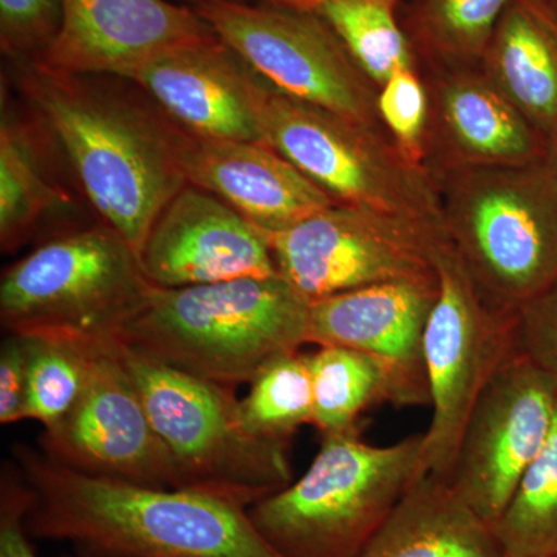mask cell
<instances>
[{
	"label": "cell",
	"instance_id": "cell-1",
	"mask_svg": "<svg viewBox=\"0 0 557 557\" xmlns=\"http://www.w3.org/2000/svg\"><path fill=\"white\" fill-rule=\"evenodd\" d=\"M13 457L30 494L32 537L95 557H284L248 508L226 498L97 478L27 445L14 446Z\"/></svg>",
	"mask_w": 557,
	"mask_h": 557
},
{
	"label": "cell",
	"instance_id": "cell-2",
	"mask_svg": "<svg viewBox=\"0 0 557 557\" xmlns=\"http://www.w3.org/2000/svg\"><path fill=\"white\" fill-rule=\"evenodd\" d=\"M14 67L33 115L64 153L90 207L139 255L160 212L188 185L174 124L89 76L40 62Z\"/></svg>",
	"mask_w": 557,
	"mask_h": 557
},
{
	"label": "cell",
	"instance_id": "cell-3",
	"mask_svg": "<svg viewBox=\"0 0 557 557\" xmlns=\"http://www.w3.org/2000/svg\"><path fill=\"white\" fill-rule=\"evenodd\" d=\"M310 304L276 274L160 288L115 343L197 379L234 388L271 358L310 344Z\"/></svg>",
	"mask_w": 557,
	"mask_h": 557
},
{
	"label": "cell",
	"instance_id": "cell-4",
	"mask_svg": "<svg viewBox=\"0 0 557 557\" xmlns=\"http://www.w3.org/2000/svg\"><path fill=\"white\" fill-rule=\"evenodd\" d=\"M443 228L482 298L516 314L557 278V175L548 161L440 172Z\"/></svg>",
	"mask_w": 557,
	"mask_h": 557
},
{
	"label": "cell",
	"instance_id": "cell-5",
	"mask_svg": "<svg viewBox=\"0 0 557 557\" xmlns=\"http://www.w3.org/2000/svg\"><path fill=\"white\" fill-rule=\"evenodd\" d=\"M423 434L387 446L327 435L309 469L248 508L284 557H357L421 478Z\"/></svg>",
	"mask_w": 557,
	"mask_h": 557
},
{
	"label": "cell",
	"instance_id": "cell-6",
	"mask_svg": "<svg viewBox=\"0 0 557 557\" xmlns=\"http://www.w3.org/2000/svg\"><path fill=\"white\" fill-rule=\"evenodd\" d=\"M152 288L137 251L101 223L54 237L3 271L0 321L24 338L115 343Z\"/></svg>",
	"mask_w": 557,
	"mask_h": 557
},
{
	"label": "cell",
	"instance_id": "cell-7",
	"mask_svg": "<svg viewBox=\"0 0 557 557\" xmlns=\"http://www.w3.org/2000/svg\"><path fill=\"white\" fill-rule=\"evenodd\" d=\"M182 490L245 508L289 485V446L251 434L234 388L197 379L115 343Z\"/></svg>",
	"mask_w": 557,
	"mask_h": 557
},
{
	"label": "cell",
	"instance_id": "cell-8",
	"mask_svg": "<svg viewBox=\"0 0 557 557\" xmlns=\"http://www.w3.org/2000/svg\"><path fill=\"white\" fill-rule=\"evenodd\" d=\"M259 121L263 143L336 203L443 226L437 180L409 163L386 132L295 100L267 81Z\"/></svg>",
	"mask_w": 557,
	"mask_h": 557
},
{
	"label": "cell",
	"instance_id": "cell-9",
	"mask_svg": "<svg viewBox=\"0 0 557 557\" xmlns=\"http://www.w3.org/2000/svg\"><path fill=\"white\" fill-rule=\"evenodd\" d=\"M438 296L424 332L432 418L423 434L421 475L449 480L471 410L516 350V314L494 310L445 237L434 252Z\"/></svg>",
	"mask_w": 557,
	"mask_h": 557
},
{
	"label": "cell",
	"instance_id": "cell-10",
	"mask_svg": "<svg viewBox=\"0 0 557 557\" xmlns=\"http://www.w3.org/2000/svg\"><path fill=\"white\" fill-rule=\"evenodd\" d=\"M193 7L273 89L384 132L379 87L317 14L247 0H205Z\"/></svg>",
	"mask_w": 557,
	"mask_h": 557
},
{
	"label": "cell",
	"instance_id": "cell-11",
	"mask_svg": "<svg viewBox=\"0 0 557 557\" xmlns=\"http://www.w3.org/2000/svg\"><path fill=\"white\" fill-rule=\"evenodd\" d=\"M267 237L278 276L311 304L384 282L437 276L434 252L446 234L443 226L335 203Z\"/></svg>",
	"mask_w": 557,
	"mask_h": 557
},
{
	"label": "cell",
	"instance_id": "cell-12",
	"mask_svg": "<svg viewBox=\"0 0 557 557\" xmlns=\"http://www.w3.org/2000/svg\"><path fill=\"white\" fill-rule=\"evenodd\" d=\"M556 410L555 386L518 346L472 408L448 480L491 525L547 443Z\"/></svg>",
	"mask_w": 557,
	"mask_h": 557
},
{
	"label": "cell",
	"instance_id": "cell-13",
	"mask_svg": "<svg viewBox=\"0 0 557 557\" xmlns=\"http://www.w3.org/2000/svg\"><path fill=\"white\" fill-rule=\"evenodd\" d=\"M39 443L47 456L86 474L182 490L115 343L91 344L78 403Z\"/></svg>",
	"mask_w": 557,
	"mask_h": 557
},
{
	"label": "cell",
	"instance_id": "cell-14",
	"mask_svg": "<svg viewBox=\"0 0 557 557\" xmlns=\"http://www.w3.org/2000/svg\"><path fill=\"white\" fill-rule=\"evenodd\" d=\"M438 276L384 282L310 304L313 346L354 348L386 373L395 408L431 405L424 332L438 296Z\"/></svg>",
	"mask_w": 557,
	"mask_h": 557
},
{
	"label": "cell",
	"instance_id": "cell-15",
	"mask_svg": "<svg viewBox=\"0 0 557 557\" xmlns=\"http://www.w3.org/2000/svg\"><path fill=\"white\" fill-rule=\"evenodd\" d=\"M138 256L146 277L160 288L278 274L265 231L193 185L163 208Z\"/></svg>",
	"mask_w": 557,
	"mask_h": 557
},
{
	"label": "cell",
	"instance_id": "cell-16",
	"mask_svg": "<svg viewBox=\"0 0 557 557\" xmlns=\"http://www.w3.org/2000/svg\"><path fill=\"white\" fill-rule=\"evenodd\" d=\"M123 79L137 84L180 129L263 143L259 106L265 79L218 35L164 51Z\"/></svg>",
	"mask_w": 557,
	"mask_h": 557
},
{
	"label": "cell",
	"instance_id": "cell-17",
	"mask_svg": "<svg viewBox=\"0 0 557 557\" xmlns=\"http://www.w3.org/2000/svg\"><path fill=\"white\" fill-rule=\"evenodd\" d=\"M193 5L170 0H62L61 24L40 64L70 75H112L164 51L212 38Z\"/></svg>",
	"mask_w": 557,
	"mask_h": 557
},
{
	"label": "cell",
	"instance_id": "cell-18",
	"mask_svg": "<svg viewBox=\"0 0 557 557\" xmlns=\"http://www.w3.org/2000/svg\"><path fill=\"white\" fill-rule=\"evenodd\" d=\"M426 166H522L547 160V138L482 67H431Z\"/></svg>",
	"mask_w": 557,
	"mask_h": 557
},
{
	"label": "cell",
	"instance_id": "cell-19",
	"mask_svg": "<svg viewBox=\"0 0 557 557\" xmlns=\"http://www.w3.org/2000/svg\"><path fill=\"white\" fill-rule=\"evenodd\" d=\"M174 139L188 185L219 197L267 233L292 228L336 203L265 143L199 137L175 124Z\"/></svg>",
	"mask_w": 557,
	"mask_h": 557
},
{
	"label": "cell",
	"instance_id": "cell-20",
	"mask_svg": "<svg viewBox=\"0 0 557 557\" xmlns=\"http://www.w3.org/2000/svg\"><path fill=\"white\" fill-rule=\"evenodd\" d=\"M491 523L448 480L421 475L357 557H502Z\"/></svg>",
	"mask_w": 557,
	"mask_h": 557
},
{
	"label": "cell",
	"instance_id": "cell-21",
	"mask_svg": "<svg viewBox=\"0 0 557 557\" xmlns=\"http://www.w3.org/2000/svg\"><path fill=\"white\" fill-rule=\"evenodd\" d=\"M480 67L545 138L557 129V10L511 0Z\"/></svg>",
	"mask_w": 557,
	"mask_h": 557
},
{
	"label": "cell",
	"instance_id": "cell-22",
	"mask_svg": "<svg viewBox=\"0 0 557 557\" xmlns=\"http://www.w3.org/2000/svg\"><path fill=\"white\" fill-rule=\"evenodd\" d=\"M3 106L0 124V245L13 251L67 194L54 182L46 152L47 131Z\"/></svg>",
	"mask_w": 557,
	"mask_h": 557
},
{
	"label": "cell",
	"instance_id": "cell-23",
	"mask_svg": "<svg viewBox=\"0 0 557 557\" xmlns=\"http://www.w3.org/2000/svg\"><path fill=\"white\" fill-rule=\"evenodd\" d=\"M511 0H413L403 25L431 67H479Z\"/></svg>",
	"mask_w": 557,
	"mask_h": 557
},
{
	"label": "cell",
	"instance_id": "cell-24",
	"mask_svg": "<svg viewBox=\"0 0 557 557\" xmlns=\"http://www.w3.org/2000/svg\"><path fill=\"white\" fill-rule=\"evenodd\" d=\"M403 0H314L311 13L335 32L348 54L376 87L418 57L398 10Z\"/></svg>",
	"mask_w": 557,
	"mask_h": 557
},
{
	"label": "cell",
	"instance_id": "cell-25",
	"mask_svg": "<svg viewBox=\"0 0 557 557\" xmlns=\"http://www.w3.org/2000/svg\"><path fill=\"white\" fill-rule=\"evenodd\" d=\"M313 388V424L327 435L358 434L359 418L376 405L391 403L386 373L375 359L338 346L309 354Z\"/></svg>",
	"mask_w": 557,
	"mask_h": 557
},
{
	"label": "cell",
	"instance_id": "cell-26",
	"mask_svg": "<svg viewBox=\"0 0 557 557\" xmlns=\"http://www.w3.org/2000/svg\"><path fill=\"white\" fill-rule=\"evenodd\" d=\"M248 384L240 413L251 434L289 446L296 432L313 421L309 355L300 350L277 355Z\"/></svg>",
	"mask_w": 557,
	"mask_h": 557
},
{
	"label": "cell",
	"instance_id": "cell-27",
	"mask_svg": "<svg viewBox=\"0 0 557 557\" xmlns=\"http://www.w3.org/2000/svg\"><path fill=\"white\" fill-rule=\"evenodd\" d=\"M504 553L557 557V410L552 432L494 525Z\"/></svg>",
	"mask_w": 557,
	"mask_h": 557
},
{
	"label": "cell",
	"instance_id": "cell-28",
	"mask_svg": "<svg viewBox=\"0 0 557 557\" xmlns=\"http://www.w3.org/2000/svg\"><path fill=\"white\" fill-rule=\"evenodd\" d=\"M24 339L28 357L24 420L38 421L47 431L60 424L78 403L86 387L91 344Z\"/></svg>",
	"mask_w": 557,
	"mask_h": 557
},
{
	"label": "cell",
	"instance_id": "cell-29",
	"mask_svg": "<svg viewBox=\"0 0 557 557\" xmlns=\"http://www.w3.org/2000/svg\"><path fill=\"white\" fill-rule=\"evenodd\" d=\"M376 109L381 126L399 153L409 163L428 168L431 97L420 70H399L380 86Z\"/></svg>",
	"mask_w": 557,
	"mask_h": 557
},
{
	"label": "cell",
	"instance_id": "cell-30",
	"mask_svg": "<svg viewBox=\"0 0 557 557\" xmlns=\"http://www.w3.org/2000/svg\"><path fill=\"white\" fill-rule=\"evenodd\" d=\"M62 0H0V47L10 61L44 57L61 24Z\"/></svg>",
	"mask_w": 557,
	"mask_h": 557
},
{
	"label": "cell",
	"instance_id": "cell-31",
	"mask_svg": "<svg viewBox=\"0 0 557 557\" xmlns=\"http://www.w3.org/2000/svg\"><path fill=\"white\" fill-rule=\"evenodd\" d=\"M516 338L519 350L557 392V278L516 313Z\"/></svg>",
	"mask_w": 557,
	"mask_h": 557
},
{
	"label": "cell",
	"instance_id": "cell-32",
	"mask_svg": "<svg viewBox=\"0 0 557 557\" xmlns=\"http://www.w3.org/2000/svg\"><path fill=\"white\" fill-rule=\"evenodd\" d=\"M30 494L16 467L3 471L0 485V557H39L32 547L25 518Z\"/></svg>",
	"mask_w": 557,
	"mask_h": 557
},
{
	"label": "cell",
	"instance_id": "cell-33",
	"mask_svg": "<svg viewBox=\"0 0 557 557\" xmlns=\"http://www.w3.org/2000/svg\"><path fill=\"white\" fill-rule=\"evenodd\" d=\"M27 369V343L7 333L0 348V424L24 421Z\"/></svg>",
	"mask_w": 557,
	"mask_h": 557
},
{
	"label": "cell",
	"instance_id": "cell-34",
	"mask_svg": "<svg viewBox=\"0 0 557 557\" xmlns=\"http://www.w3.org/2000/svg\"><path fill=\"white\" fill-rule=\"evenodd\" d=\"M262 3L273 7H282V9L310 11L313 9L314 0H262Z\"/></svg>",
	"mask_w": 557,
	"mask_h": 557
},
{
	"label": "cell",
	"instance_id": "cell-35",
	"mask_svg": "<svg viewBox=\"0 0 557 557\" xmlns=\"http://www.w3.org/2000/svg\"><path fill=\"white\" fill-rule=\"evenodd\" d=\"M547 161L557 175V129L547 137Z\"/></svg>",
	"mask_w": 557,
	"mask_h": 557
},
{
	"label": "cell",
	"instance_id": "cell-36",
	"mask_svg": "<svg viewBox=\"0 0 557 557\" xmlns=\"http://www.w3.org/2000/svg\"><path fill=\"white\" fill-rule=\"evenodd\" d=\"M542 2H545L547 5L552 7V9L557 10V0H542Z\"/></svg>",
	"mask_w": 557,
	"mask_h": 557
},
{
	"label": "cell",
	"instance_id": "cell-37",
	"mask_svg": "<svg viewBox=\"0 0 557 557\" xmlns=\"http://www.w3.org/2000/svg\"><path fill=\"white\" fill-rule=\"evenodd\" d=\"M190 5H197V3L205 2V0H189Z\"/></svg>",
	"mask_w": 557,
	"mask_h": 557
},
{
	"label": "cell",
	"instance_id": "cell-38",
	"mask_svg": "<svg viewBox=\"0 0 557 557\" xmlns=\"http://www.w3.org/2000/svg\"><path fill=\"white\" fill-rule=\"evenodd\" d=\"M502 557H522V556L508 555V553H504V556H502Z\"/></svg>",
	"mask_w": 557,
	"mask_h": 557
}]
</instances>
